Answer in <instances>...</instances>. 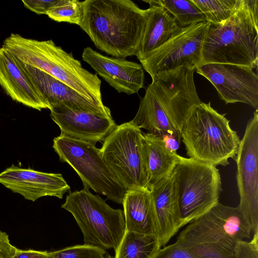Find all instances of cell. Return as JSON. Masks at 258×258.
I'll return each mask as SVG.
<instances>
[{"label": "cell", "instance_id": "obj_1", "mask_svg": "<svg viewBox=\"0 0 258 258\" xmlns=\"http://www.w3.org/2000/svg\"><path fill=\"white\" fill-rule=\"evenodd\" d=\"M194 68L182 67L152 78L141 98L134 125L160 138L181 139L184 123L200 99L194 81Z\"/></svg>", "mask_w": 258, "mask_h": 258}, {"label": "cell", "instance_id": "obj_29", "mask_svg": "<svg viewBox=\"0 0 258 258\" xmlns=\"http://www.w3.org/2000/svg\"><path fill=\"white\" fill-rule=\"evenodd\" d=\"M234 258H258V232L252 239L238 241L234 248Z\"/></svg>", "mask_w": 258, "mask_h": 258}, {"label": "cell", "instance_id": "obj_33", "mask_svg": "<svg viewBox=\"0 0 258 258\" xmlns=\"http://www.w3.org/2000/svg\"><path fill=\"white\" fill-rule=\"evenodd\" d=\"M161 138L169 150L177 152L179 147L181 139L171 135H165Z\"/></svg>", "mask_w": 258, "mask_h": 258}, {"label": "cell", "instance_id": "obj_15", "mask_svg": "<svg viewBox=\"0 0 258 258\" xmlns=\"http://www.w3.org/2000/svg\"><path fill=\"white\" fill-rule=\"evenodd\" d=\"M82 57L118 93L130 95L144 87V69L138 63L102 55L90 47L84 49Z\"/></svg>", "mask_w": 258, "mask_h": 258}, {"label": "cell", "instance_id": "obj_8", "mask_svg": "<svg viewBox=\"0 0 258 258\" xmlns=\"http://www.w3.org/2000/svg\"><path fill=\"white\" fill-rule=\"evenodd\" d=\"M53 141V148L59 160L66 162L74 169L84 187L122 204L127 189L107 165L100 149L93 144L60 135Z\"/></svg>", "mask_w": 258, "mask_h": 258}, {"label": "cell", "instance_id": "obj_2", "mask_svg": "<svg viewBox=\"0 0 258 258\" xmlns=\"http://www.w3.org/2000/svg\"><path fill=\"white\" fill-rule=\"evenodd\" d=\"M149 16L131 0H86L79 26L98 49L125 58L137 55Z\"/></svg>", "mask_w": 258, "mask_h": 258}, {"label": "cell", "instance_id": "obj_19", "mask_svg": "<svg viewBox=\"0 0 258 258\" xmlns=\"http://www.w3.org/2000/svg\"><path fill=\"white\" fill-rule=\"evenodd\" d=\"M50 116L60 135L95 144L102 142L117 125L112 118L66 108H52Z\"/></svg>", "mask_w": 258, "mask_h": 258}, {"label": "cell", "instance_id": "obj_25", "mask_svg": "<svg viewBox=\"0 0 258 258\" xmlns=\"http://www.w3.org/2000/svg\"><path fill=\"white\" fill-rule=\"evenodd\" d=\"M210 23L221 24L231 17L239 7L242 0H191Z\"/></svg>", "mask_w": 258, "mask_h": 258}, {"label": "cell", "instance_id": "obj_9", "mask_svg": "<svg viewBox=\"0 0 258 258\" xmlns=\"http://www.w3.org/2000/svg\"><path fill=\"white\" fill-rule=\"evenodd\" d=\"M252 231L238 207L218 203L208 212L188 224L176 238L184 245L206 244L217 247L234 256L240 240L249 239Z\"/></svg>", "mask_w": 258, "mask_h": 258}, {"label": "cell", "instance_id": "obj_13", "mask_svg": "<svg viewBox=\"0 0 258 258\" xmlns=\"http://www.w3.org/2000/svg\"><path fill=\"white\" fill-rule=\"evenodd\" d=\"M196 71L212 83L226 104L241 102L258 110V76L253 69L209 63L202 64Z\"/></svg>", "mask_w": 258, "mask_h": 258}, {"label": "cell", "instance_id": "obj_30", "mask_svg": "<svg viewBox=\"0 0 258 258\" xmlns=\"http://www.w3.org/2000/svg\"><path fill=\"white\" fill-rule=\"evenodd\" d=\"M59 0H24L22 3L25 8L38 14H46L58 3Z\"/></svg>", "mask_w": 258, "mask_h": 258}, {"label": "cell", "instance_id": "obj_24", "mask_svg": "<svg viewBox=\"0 0 258 258\" xmlns=\"http://www.w3.org/2000/svg\"><path fill=\"white\" fill-rule=\"evenodd\" d=\"M167 10L181 28L206 21V17L191 0H154Z\"/></svg>", "mask_w": 258, "mask_h": 258}, {"label": "cell", "instance_id": "obj_11", "mask_svg": "<svg viewBox=\"0 0 258 258\" xmlns=\"http://www.w3.org/2000/svg\"><path fill=\"white\" fill-rule=\"evenodd\" d=\"M210 23L203 22L182 28L179 32L140 60L151 76L182 67L197 69L202 64V52Z\"/></svg>", "mask_w": 258, "mask_h": 258}, {"label": "cell", "instance_id": "obj_17", "mask_svg": "<svg viewBox=\"0 0 258 258\" xmlns=\"http://www.w3.org/2000/svg\"><path fill=\"white\" fill-rule=\"evenodd\" d=\"M149 189L153 209L152 235L162 247L183 227L172 173Z\"/></svg>", "mask_w": 258, "mask_h": 258}, {"label": "cell", "instance_id": "obj_22", "mask_svg": "<svg viewBox=\"0 0 258 258\" xmlns=\"http://www.w3.org/2000/svg\"><path fill=\"white\" fill-rule=\"evenodd\" d=\"M122 204L125 230L152 235L153 209L149 188L139 187L127 190Z\"/></svg>", "mask_w": 258, "mask_h": 258}, {"label": "cell", "instance_id": "obj_7", "mask_svg": "<svg viewBox=\"0 0 258 258\" xmlns=\"http://www.w3.org/2000/svg\"><path fill=\"white\" fill-rule=\"evenodd\" d=\"M61 208L73 216L83 233L84 244L104 250L116 249L125 232L122 210L111 208L86 187L70 192Z\"/></svg>", "mask_w": 258, "mask_h": 258}, {"label": "cell", "instance_id": "obj_12", "mask_svg": "<svg viewBox=\"0 0 258 258\" xmlns=\"http://www.w3.org/2000/svg\"><path fill=\"white\" fill-rule=\"evenodd\" d=\"M240 212L251 227L258 232V110L247 123L234 159Z\"/></svg>", "mask_w": 258, "mask_h": 258}, {"label": "cell", "instance_id": "obj_14", "mask_svg": "<svg viewBox=\"0 0 258 258\" xmlns=\"http://www.w3.org/2000/svg\"><path fill=\"white\" fill-rule=\"evenodd\" d=\"M0 183L32 202L46 196L62 199L71 189L61 174L22 168L14 164L0 173Z\"/></svg>", "mask_w": 258, "mask_h": 258}, {"label": "cell", "instance_id": "obj_18", "mask_svg": "<svg viewBox=\"0 0 258 258\" xmlns=\"http://www.w3.org/2000/svg\"><path fill=\"white\" fill-rule=\"evenodd\" d=\"M0 86L14 101L38 111L50 108L47 99L25 73L19 60L2 47L0 48Z\"/></svg>", "mask_w": 258, "mask_h": 258}, {"label": "cell", "instance_id": "obj_3", "mask_svg": "<svg viewBox=\"0 0 258 258\" xmlns=\"http://www.w3.org/2000/svg\"><path fill=\"white\" fill-rule=\"evenodd\" d=\"M24 64L40 70L74 89L90 101L103 105L97 75L52 40H37L11 33L2 46Z\"/></svg>", "mask_w": 258, "mask_h": 258}, {"label": "cell", "instance_id": "obj_21", "mask_svg": "<svg viewBox=\"0 0 258 258\" xmlns=\"http://www.w3.org/2000/svg\"><path fill=\"white\" fill-rule=\"evenodd\" d=\"M149 3V18L136 56L143 59L178 34L182 28L174 17L154 0L144 1Z\"/></svg>", "mask_w": 258, "mask_h": 258}, {"label": "cell", "instance_id": "obj_5", "mask_svg": "<svg viewBox=\"0 0 258 258\" xmlns=\"http://www.w3.org/2000/svg\"><path fill=\"white\" fill-rule=\"evenodd\" d=\"M230 121L218 112L211 102L194 107L183 127L181 139L189 158L217 166L234 159L240 140Z\"/></svg>", "mask_w": 258, "mask_h": 258}, {"label": "cell", "instance_id": "obj_34", "mask_svg": "<svg viewBox=\"0 0 258 258\" xmlns=\"http://www.w3.org/2000/svg\"><path fill=\"white\" fill-rule=\"evenodd\" d=\"M99 258H111V256L109 254H108L106 253L105 255H103V256H101V257H100Z\"/></svg>", "mask_w": 258, "mask_h": 258}, {"label": "cell", "instance_id": "obj_27", "mask_svg": "<svg viewBox=\"0 0 258 258\" xmlns=\"http://www.w3.org/2000/svg\"><path fill=\"white\" fill-rule=\"evenodd\" d=\"M52 252L55 258H99L106 253L101 248L87 244L71 246Z\"/></svg>", "mask_w": 258, "mask_h": 258}, {"label": "cell", "instance_id": "obj_28", "mask_svg": "<svg viewBox=\"0 0 258 258\" xmlns=\"http://www.w3.org/2000/svg\"><path fill=\"white\" fill-rule=\"evenodd\" d=\"M155 258H200L187 247L175 241L160 249Z\"/></svg>", "mask_w": 258, "mask_h": 258}, {"label": "cell", "instance_id": "obj_23", "mask_svg": "<svg viewBox=\"0 0 258 258\" xmlns=\"http://www.w3.org/2000/svg\"><path fill=\"white\" fill-rule=\"evenodd\" d=\"M161 248L153 235L125 230L114 258H155Z\"/></svg>", "mask_w": 258, "mask_h": 258}, {"label": "cell", "instance_id": "obj_6", "mask_svg": "<svg viewBox=\"0 0 258 258\" xmlns=\"http://www.w3.org/2000/svg\"><path fill=\"white\" fill-rule=\"evenodd\" d=\"M172 175L183 227L219 203L222 182L216 166L179 156Z\"/></svg>", "mask_w": 258, "mask_h": 258}, {"label": "cell", "instance_id": "obj_4", "mask_svg": "<svg viewBox=\"0 0 258 258\" xmlns=\"http://www.w3.org/2000/svg\"><path fill=\"white\" fill-rule=\"evenodd\" d=\"M202 58V64L227 63L257 68V0H242L236 12L226 21L210 23Z\"/></svg>", "mask_w": 258, "mask_h": 258}, {"label": "cell", "instance_id": "obj_31", "mask_svg": "<svg viewBox=\"0 0 258 258\" xmlns=\"http://www.w3.org/2000/svg\"><path fill=\"white\" fill-rule=\"evenodd\" d=\"M17 250L11 244L9 235L0 230V258H13Z\"/></svg>", "mask_w": 258, "mask_h": 258}, {"label": "cell", "instance_id": "obj_26", "mask_svg": "<svg viewBox=\"0 0 258 258\" xmlns=\"http://www.w3.org/2000/svg\"><path fill=\"white\" fill-rule=\"evenodd\" d=\"M83 14V1L59 0L47 13V16L58 22H67L79 25Z\"/></svg>", "mask_w": 258, "mask_h": 258}, {"label": "cell", "instance_id": "obj_10", "mask_svg": "<svg viewBox=\"0 0 258 258\" xmlns=\"http://www.w3.org/2000/svg\"><path fill=\"white\" fill-rule=\"evenodd\" d=\"M142 132L130 121L116 125L100 149L107 165L127 190L148 187L142 156Z\"/></svg>", "mask_w": 258, "mask_h": 258}, {"label": "cell", "instance_id": "obj_20", "mask_svg": "<svg viewBox=\"0 0 258 258\" xmlns=\"http://www.w3.org/2000/svg\"><path fill=\"white\" fill-rule=\"evenodd\" d=\"M141 142L144 169L149 188L171 174L180 155L169 150L158 136L142 132Z\"/></svg>", "mask_w": 258, "mask_h": 258}, {"label": "cell", "instance_id": "obj_16", "mask_svg": "<svg viewBox=\"0 0 258 258\" xmlns=\"http://www.w3.org/2000/svg\"><path fill=\"white\" fill-rule=\"evenodd\" d=\"M20 63L25 73L47 99L50 106V109L52 108H66L112 118L111 111L108 107L90 101L73 88L44 72Z\"/></svg>", "mask_w": 258, "mask_h": 258}, {"label": "cell", "instance_id": "obj_32", "mask_svg": "<svg viewBox=\"0 0 258 258\" xmlns=\"http://www.w3.org/2000/svg\"><path fill=\"white\" fill-rule=\"evenodd\" d=\"M13 258H55L52 251L18 249Z\"/></svg>", "mask_w": 258, "mask_h": 258}]
</instances>
